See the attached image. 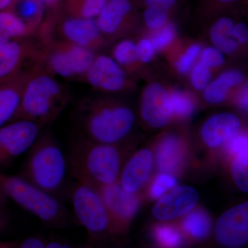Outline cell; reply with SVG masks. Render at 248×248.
<instances>
[{
	"label": "cell",
	"instance_id": "obj_1",
	"mask_svg": "<svg viewBox=\"0 0 248 248\" xmlns=\"http://www.w3.org/2000/svg\"><path fill=\"white\" fill-rule=\"evenodd\" d=\"M71 99V93L57 77L36 63L29 71L14 121H30L45 129L58 118Z\"/></svg>",
	"mask_w": 248,
	"mask_h": 248
},
{
	"label": "cell",
	"instance_id": "obj_2",
	"mask_svg": "<svg viewBox=\"0 0 248 248\" xmlns=\"http://www.w3.org/2000/svg\"><path fill=\"white\" fill-rule=\"evenodd\" d=\"M73 119L81 138L116 144L131 130L135 116L130 109L118 103L83 98L76 104Z\"/></svg>",
	"mask_w": 248,
	"mask_h": 248
},
{
	"label": "cell",
	"instance_id": "obj_3",
	"mask_svg": "<svg viewBox=\"0 0 248 248\" xmlns=\"http://www.w3.org/2000/svg\"><path fill=\"white\" fill-rule=\"evenodd\" d=\"M68 172L77 182L101 188L118 182L122 153L116 144H105L78 136L66 155Z\"/></svg>",
	"mask_w": 248,
	"mask_h": 248
},
{
	"label": "cell",
	"instance_id": "obj_4",
	"mask_svg": "<svg viewBox=\"0 0 248 248\" xmlns=\"http://www.w3.org/2000/svg\"><path fill=\"white\" fill-rule=\"evenodd\" d=\"M27 153L19 176L60 200L66 184L68 163L53 134L44 129Z\"/></svg>",
	"mask_w": 248,
	"mask_h": 248
},
{
	"label": "cell",
	"instance_id": "obj_5",
	"mask_svg": "<svg viewBox=\"0 0 248 248\" xmlns=\"http://www.w3.org/2000/svg\"><path fill=\"white\" fill-rule=\"evenodd\" d=\"M0 190L8 200L50 226H60L68 221V213L61 201L44 192L20 176L0 171Z\"/></svg>",
	"mask_w": 248,
	"mask_h": 248
},
{
	"label": "cell",
	"instance_id": "obj_6",
	"mask_svg": "<svg viewBox=\"0 0 248 248\" xmlns=\"http://www.w3.org/2000/svg\"><path fill=\"white\" fill-rule=\"evenodd\" d=\"M95 57L94 51L90 49L53 40L43 46L37 63L54 76L80 81Z\"/></svg>",
	"mask_w": 248,
	"mask_h": 248
},
{
	"label": "cell",
	"instance_id": "obj_7",
	"mask_svg": "<svg viewBox=\"0 0 248 248\" xmlns=\"http://www.w3.org/2000/svg\"><path fill=\"white\" fill-rule=\"evenodd\" d=\"M70 197L77 219L91 236L110 233V217L96 189L76 182L72 186Z\"/></svg>",
	"mask_w": 248,
	"mask_h": 248
},
{
	"label": "cell",
	"instance_id": "obj_8",
	"mask_svg": "<svg viewBox=\"0 0 248 248\" xmlns=\"http://www.w3.org/2000/svg\"><path fill=\"white\" fill-rule=\"evenodd\" d=\"M42 47L34 36L0 45V84L16 78L37 63Z\"/></svg>",
	"mask_w": 248,
	"mask_h": 248
},
{
	"label": "cell",
	"instance_id": "obj_9",
	"mask_svg": "<svg viewBox=\"0 0 248 248\" xmlns=\"http://www.w3.org/2000/svg\"><path fill=\"white\" fill-rule=\"evenodd\" d=\"M44 130L39 124L16 120L0 128V169L8 167L27 153Z\"/></svg>",
	"mask_w": 248,
	"mask_h": 248
},
{
	"label": "cell",
	"instance_id": "obj_10",
	"mask_svg": "<svg viewBox=\"0 0 248 248\" xmlns=\"http://www.w3.org/2000/svg\"><path fill=\"white\" fill-rule=\"evenodd\" d=\"M97 190L110 217V234H122L138 212L140 207L138 196L125 190L119 181Z\"/></svg>",
	"mask_w": 248,
	"mask_h": 248
},
{
	"label": "cell",
	"instance_id": "obj_11",
	"mask_svg": "<svg viewBox=\"0 0 248 248\" xmlns=\"http://www.w3.org/2000/svg\"><path fill=\"white\" fill-rule=\"evenodd\" d=\"M217 244L224 248H242L248 241V204L230 209L218 218L215 229Z\"/></svg>",
	"mask_w": 248,
	"mask_h": 248
},
{
	"label": "cell",
	"instance_id": "obj_12",
	"mask_svg": "<svg viewBox=\"0 0 248 248\" xmlns=\"http://www.w3.org/2000/svg\"><path fill=\"white\" fill-rule=\"evenodd\" d=\"M81 81L96 89L106 92H119L126 86V73L113 58L98 55Z\"/></svg>",
	"mask_w": 248,
	"mask_h": 248
},
{
	"label": "cell",
	"instance_id": "obj_13",
	"mask_svg": "<svg viewBox=\"0 0 248 248\" xmlns=\"http://www.w3.org/2000/svg\"><path fill=\"white\" fill-rule=\"evenodd\" d=\"M143 120L154 128H161L172 120L173 111L170 93L158 83H152L145 89L141 100Z\"/></svg>",
	"mask_w": 248,
	"mask_h": 248
},
{
	"label": "cell",
	"instance_id": "obj_14",
	"mask_svg": "<svg viewBox=\"0 0 248 248\" xmlns=\"http://www.w3.org/2000/svg\"><path fill=\"white\" fill-rule=\"evenodd\" d=\"M199 200L197 191L190 186L175 187L158 201L153 209V216L160 221H169L187 214Z\"/></svg>",
	"mask_w": 248,
	"mask_h": 248
},
{
	"label": "cell",
	"instance_id": "obj_15",
	"mask_svg": "<svg viewBox=\"0 0 248 248\" xmlns=\"http://www.w3.org/2000/svg\"><path fill=\"white\" fill-rule=\"evenodd\" d=\"M241 125L239 117L231 112L212 116L203 124L202 137L205 144L215 148L228 141L238 133Z\"/></svg>",
	"mask_w": 248,
	"mask_h": 248
},
{
	"label": "cell",
	"instance_id": "obj_16",
	"mask_svg": "<svg viewBox=\"0 0 248 248\" xmlns=\"http://www.w3.org/2000/svg\"><path fill=\"white\" fill-rule=\"evenodd\" d=\"M153 155L148 150H142L131 158L120 174L119 181L130 192H136L145 185L153 169Z\"/></svg>",
	"mask_w": 248,
	"mask_h": 248
},
{
	"label": "cell",
	"instance_id": "obj_17",
	"mask_svg": "<svg viewBox=\"0 0 248 248\" xmlns=\"http://www.w3.org/2000/svg\"><path fill=\"white\" fill-rule=\"evenodd\" d=\"M30 68L0 84V128L14 121Z\"/></svg>",
	"mask_w": 248,
	"mask_h": 248
},
{
	"label": "cell",
	"instance_id": "obj_18",
	"mask_svg": "<svg viewBox=\"0 0 248 248\" xmlns=\"http://www.w3.org/2000/svg\"><path fill=\"white\" fill-rule=\"evenodd\" d=\"M132 11L133 3L130 0H108L95 20L102 35L115 36L120 33Z\"/></svg>",
	"mask_w": 248,
	"mask_h": 248
},
{
	"label": "cell",
	"instance_id": "obj_19",
	"mask_svg": "<svg viewBox=\"0 0 248 248\" xmlns=\"http://www.w3.org/2000/svg\"><path fill=\"white\" fill-rule=\"evenodd\" d=\"M184 149L181 140L174 135L161 139L156 151L158 169L164 173L177 172L184 161Z\"/></svg>",
	"mask_w": 248,
	"mask_h": 248
},
{
	"label": "cell",
	"instance_id": "obj_20",
	"mask_svg": "<svg viewBox=\"0 0 248 248\" xmlns=\"http://www.w3.org/2000/svg\"><path fill=\"white\" fill-rule=\"evenodd\" d=\"M244 77L237 70L225 71L218 78L209 83L204 89V98L210 104H218L226 99L232 88L239 86L244 81Z\"/></svg>",
	"mask_w": 248,
	"mask_h": 248
},
{
	"label": "cell",
	"instance_id": "obj_21",
	"mask_svg": "<svg viewBox=\"0 0 248 248\" xmlns=\"http://www.w3.org/2000/svg\"><path fill=\"white\" fill-rule=\"evenodd\" d=\"M9 9L22 19L32 36L35 35L46 14L45 6L37 0H14Z\"/></svg>",
	"mask_w": 248,
	"mask_h": 248
},
{
	"label": "cell",
	"instance_id": "obj_22",
	"mask_svg": "<svg viewBox=\"0 0 248 248\" xmlns=\"http://www.w3.org/2000/svg\"><path fill=\"white\" fill-rule=\"evenodd\" d=\"M234 22L229 17H220L214 23L210 31V39L222 53L232 54L239 48V44L233 35Z\"/></svg>",
	"mask_w": 248,
	"mask_h": 248
},
{
	"label": "cell",
	"instance_id": "obj_23",
	"mask_svg": "<svg viewBox=\"0 0 248 248\" xmlns=\"http://www.w3.org/2000/svg\"><path fill=\"white\" fill-rule=\"evenodd\" d=\"M33 37L27 26L11 9L0 11V45L11 40Z\"/></svg>",
	"mask_w": 248,
	"mask_h": 248
},
{
	"label": "cell",
	"instance_id": "obj_24",
	"mask_svg": "<svg viewBox=\"0 0 248 248\" xmlns=\"http://www.w3.org/2000/svg\"><path fill=\"white\" fill-rule=\"evenodd\" d=\"M183 231L195 241L208 239L213 229L211 217L207 212L198 209L191 212L182 222Z\"/></svg>",
	"mask_w": 248,
	"mask_h": 248
},
{
	"label": "cell",
	"instance_id": "obj_25",
	"mask_svg": "<svg viewBox=\"0 0 248 248\" xmlns=\"http://www.w3.org/2000/svg\"><path fill=\"white\" fill-rule=\"evenodd\" d=\"M108 0H63L62 11L73 17L94 19L104 9Z\"/></svg>",
	"mask_w": 248,
	"mask_h": 248
},
{
	"label": "cell",
	"instance_id": "obj_26",
	"mask_svg": "<svg viewBox=\"0 0 248 248\" xmlns=\"http://www.w3.org/2000/svg\"><path fill=\"white\" fill-rule=\"evenodd\" d=\"M152 238L157 248H183L186 245L182 232L171 225L155 226L152 231Z\"/></svg>",
	"mask_w": 248,
	"mask_h": 248
},
{
	"label": "cell",
	"instance_id": "obj_27",
	"mask_svg": "<svg viewBox=\"0 0 248 248\" xmlns=\"http://www.w3.org/2000/svg\"><path fill=\"white\" fill-rule=\"evenodd\" d=\"M174 114L181 118H187L195 110V102L189 93L176 90L170 93Z\"/></svg>",
	"mask_w": 248,
	"mask_h": 248
},
{
	"label": "cell",
	"instance_id": "obj_28",
	"mask_svg": "<svg viewBox=\"0 0 248 248\" xmlns=\"http://www.w3.org/2000/svg\"><path fill=\"white\" fill-rule=\"evenodd\" d=\"M114 60L122 68L130 66L137 61L136 45L130 40L121 41L112 51Z\"/></svg>",
	"mask_w": 248,
	"mask_h": 248
},
{
	"label": "cell",
	"instance_id": "obj_29",
	"mask_svg": "<svg viewBox=\"0 0 248 248\" xmlns=\"http://www.w3.org/2000/svg\"><path fill=\"white\" fill-rule=\"evenodd\" d=\"M248 153L237 155L232 165V173L235 183L244 192H248Z\"/></svg>",
	"mask_w": 248,
	"mask_h": 248
},
{
	"label": "cell",
	"instance_id": "obj_30",
	"mask_svg": "<svg viewBox=\"0 0 248 248\" xmlns=\"http://www.w3.org/2000/svg\"><path fill=\"white\" fill-rule=\"evenodd\" d=\"M177 35V29L172 23L161 28L152 35L151 41L154 46L155 50H161L170 45Z\"/></svg>",
	"mask_w": 248,
	"mask_h": 248
},
{
	"label": "cell",
	"instance_id": "obj_31",
	"mask_svg": "<svg viewBox=\"0 0 248 248\" xmlns=\"http://www.w3.org/2000/svg\"><path fill=\"white\" fill-rule=\"evenodd\" d=\"M143 19L148 29L159 30L169 23V11L158 8L147 7L143 13Z\"/></svg>",
	"mask_w": 248,
	"mask_h": 248
},
{
	"label": "cell",
	"instance_id": "obj_32",
	"mask_svg": "<svg viewBox=\"0 0 248 248\" xmlns=\"http://www.w3.org/2000/svg\"><path fill=\"white\" fill-rule=\"evenodd\" d=\"M211 78V69L203 62H197L191 70V83L198 91L205 89L210 82Z\"/></svg>",
	"mask_w": 248,
	"mask_h": 248
},
{
	"label": "cell",
	"instance_id": "obj_33",
	"mask_svg": "<svg viewBox=\"0 0 248 248\" xmlns=\"http://www.w3.org/2000/svg\"><path fill=\"white\" fill-rule=\"evenodd\" d=\"M202 49L199 45H192L186 49L185 52L179 57L175 63L176 68L182 74H186L192 70L195 62L200 56Z\"/></svg>",
	"mask_w": 248,
	"mask_h": 248
},
{
	"label": "cell",
	"instance_id": "obj_34",
	"mask_svg": "<svg viewBox=\"0 0 248 248\" xmlns=\"http://www.w3.org/2000/svg\"><path fill=\"white\" fill-rule=\"evenodd\" d=\"M177 179L169 173H163L156 177L151 188V195L154 199H159L177 184Z\"/></svg>",
	"mask_w": 248,
	"mask_h": 248
},
{
	"label": "cell",
	"instance_id": "obj_35",
	"mask_svg": "<svg viewBox=\"0 0 248 248\" xmlns=\"http://www.w3.org/2000/svg\"><path fill=\"white\" fill-rule=\"evenodd\" d=\"M200 61L211 69L221 66L223 64L224 62V55L216 47L209 46L202 52Z\"/></svg>",
	"mask_w": 248,
	"mask_h": 248
},
{
	"label": "cell",
	"instance_id": "obj_36",
	"mask_svg": "<svg viewBox=\"0 0 248 248\" xmlns=\"http://www.w3.org/2000/svg\"><path fill=\"white\" fill-rule=\"evenodd\" d=\"M227 150L231 155H237L248 153V138L247 134L236 133L230 139L227 143Z\"/></svg>",
	"mask_w": 248,
	"mask_h": 248
},
{
	"label": "cell",
	"instance_id": "obj_37",
	"mask_svg": "<svg viewBox=\"0 0 248 248\" xmlns=\"http://www.w3.org/2000/svg\"><path fill=\"white\" fill-rule=\"evenodd\" d=\"M155 52L156 50L151 40L142 39L136 45L137 60L143 63L151 62L154 58Z\"/></svg>",
	"mask_w": 248,
	"mask_h": 248
},
{
	"label": "cell",
	"instance_id": "obj_38",
	"mask_svg": "<svg viewBox=\"0 0 248 248\" xmlns=\"http://www.w3.org/2000/svg\"><path fill=\"white\" fill-rule=\"evenodd\" d=\"M233 35L239 44H246L248 41V28L244 23L235 24L233 28Z\"/></svg>",
	"mask_w": 248,
	"mask_h": 248
},
{
	"label": "cell",
	"instance_id": "obj_39",
	"mask_svg": "<svg viewBox=\"0 0 248 248\" xmlns=\"http://www.w3.org/2000/svg\"><path fill=\"white\" fill-rule=\"evenodd\" d=\"M46 244V242L45 240L32 236L17 243L16 248H45Z\"/></svg>",
	"mask_w": 248,
	"mask_h": 248
},
{
	"label": "cell",
	"instance_id": "obj_40",
	"mask_svg": "<svg viewBox=\"0 0 248 248\" xmlns=\"http://www.w3.org/2000/svg\"><path fill=\"white\" fill-rule=\"evenodd\" d=\"M177 0H144L147 7L158 8L169 11L175 5Z\"/></svg>",
	"mask_w": 248,
	"mask_h": 248
},
{
	"label": "cell",
	"instance_id": "obj_41",
	"mask_svg": "<svg viewBox=\"0 0 248 248\" xmlns=\"http://www.w3.org/2000/svg\"><path fill=\"white\" fill-rule=\"evenodd\" d=\"M236 103L238 106L243 110H246L248 107V86H244L238 93L236 97Z\"/></svg>",
	"mask_w": 248,
	"mask_h": 248
},
{
	"label": "cell",
	"instance_id": "obj_42",
	"mask_svg": "<svg viewBox=\"0 0 248 248\" xmlns=\"http://www.w3.org/2000/svg\"><path fill=\"white\" fill-rule=\"evenodd\" d=\"M46 9V11H54L62 8L63 0H37Z\"/></svg>",
	"mask_w": 248,
	"mask_h": 248
},
{
	"label": "cell",
	"instance_id": "obj_43",
	"mask_svg": "<svg viewBox=\"0 0 248 248\" xmlns=\"http://www.w3.org/2000/svg\"><path fill=\"white\" fill-rule=\"evenodd\" d=\"M9 224V217L7 215L4 213L3 209L0 210V232H2L6 231Z\"/></svg>",
	"mask_w": 248,
	"mask_h": 248
},
{
	"label": "cell",
	"instance_id": "obj_44",
	"mask_svg": "<svg viewBox=\"0 0 248 248\" xmlns=\"http://www.w3.org/2000/svg\"><path fill=\"white\" fill-rule=\"evenodd\" d=\"M45 248H72L68 245L59 242V241H50L46 243Z\"/></svg>",
	"mask_w": 248,
	"mask_h": 248
},
{
	"label": "cell",
	"instance_id": "obj_45",
	"mask_svg": "<svg viewBox=\"0 0 248 248\" xmlns=\"http://www.w3.org/2000/svg\"><path fill=\"white\" fill-rule=\"evenodd\" d=\"M14 2V0H0V11L9 9Z\"/></svg>",
	"mask_w": 248,
	"mask_h": 248
},
{
	"label": "cell",
	"instance_id": "obj_46",
	"mask_svg": "<svg viewBox=\"0 0 248 248\" xmlns=\"http://www.w3.org/2000/svg\"><path fill=\"white\" fill-rule=\"evenodd\" d=\"M17 243L9 242L0 240V248H16Z\"/></svg>",
	"mask_w": 248,
	"mask_h": 248
},
{
	"label": "cell",
	"instance_id": "obj_47",
	"mask_svg": "<svg viewBox=\"0 0 248 248\" xmlns=\"http://www.w3.org/2000/svg\"><path fill=\"white\" fill-rule=\"evenodd\" d=\"M8 200H9L6 198V196L0 190V210L4 208V205L7 203Z\"/></svg>",
	"mask_w": 248,
	"mask_h": 248
},
{
	"label": "cell",
	"instance_id": "obj_48",
	"mask_svg": "<svg viewBox=\"0 0 248 248\" xmlns=\"http://www.w3.org/2000/svg\"><path fill=\"white\" fill-rule=\"evenodd\" d=\"M214 2L217 3V4H228L234 2L236 0H211Z\"/></svg>",
	"mask_w": 248,
	"mask_h": 248
},
{
	"label": "cell",
	"instance_id": "obj_49",
	"mask_svg": "<svg viewBox=\"0 0 248 248\" xmlns=\"http://www.w3.org/2000/svg\"><path fill=\"white\" fill-rule=\"evenodd\" d=\"M78 248H92L91 247V246H81V247H79Z\"/></svg>",
	"mask_w": 248,
	"mask_h": 248
},
{
	"label": "cell",
	"instance_id": "obj_50",
	"mask_svg": "<svg viewBox=\"0 0 248 248\" xmlns=\"http://www.w3.org/2000/svg\"><path fill=\"white\" fill-rule=\"evenodd\" d=\"M115 248V247H110V248Z\"/></svg>",
	"mask_w": 248,
	"mask_h": 248
}]
</instances>
